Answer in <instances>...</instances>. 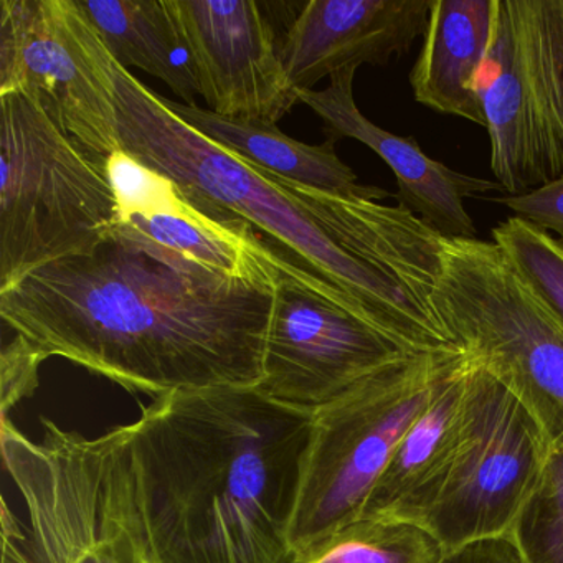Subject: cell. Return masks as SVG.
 <instances>
[{"label": "cell", "mask_w": 563, "mask_h": 563, "mask_svg": "<svg viewBox=\"0 0 563 563\" xmlns=\"http://www.w3.org/2000/svg\"><path fill=\"white\" fill-rule=\"evenodd\" d=\"M278 275H229L117 225L0 289V318L48 358L154 400L256 387Z\"/></svg>", "instance_id": "1"}, {"label": "cell", "mask_w": 563, "mask_h": 563, "mask_svg": "<svg viewBox=\"0 0 563 563\" xmlns=\"http://www.w3.org/2000/svg\"><path fill=\"white\" fill-rule=\"evenodd\" d=\"M312 411L256 387L176 391L128 424L134 496L159 563H295Z\"/></svg>", "instance_id": "2"}, {"label": "cell", "mask_w": 563, "mask_h": 563, "mask_svg": "<svg viewBox=\"0 0 563 563\" xmlns=\"http://www.w3.org/2000/svg\"><path fill=\"white\" fill-rule=\"evenodd\" d=\"M121 151L173 179L187 196L239 217L266 243L311 269L371 322L415 354L461 352L431 302L342 245L272 174L187 126L161 95L117 64Z\"/></svg>", "instance_id": "3"}, {"label": "cell", "mask_w": 563, "mask_h": 563, "mask_svg": "<svg viewBox=\"0 0 563 563\" xmlns=\"http://www.w3.org/2000/svg\"><path fill=\"white\" fill-rule=\"evenodd\" d=\"M31 440L2 420L0 448L27 520L2 499L0 563H159L134 496L128 424L98 438L44 418Z\"/></svg>", "instance_id": "4"}, {"label": "cell", "mask_w": 563, "mask_h": 563, "mask_svg": "<svg viewBox=\"0 0 563 563\" xmlns=\"http://www.w3.org/2000/svg\"><path fill=\"white\" fill-rule=\"evenodd\" d=\"M117 225L108 161L65 133L35 98L0 95V289L90 252Z\"/></svg>", "instance_id": "5"}, {"label": "cell", "mask_w": 563, "mask_h": 563, "mask_svg": "<svg viewBox=\"0 0 563 563\" xmlns=\"http://www.w3.org/2000/svg\"><path fill=\"white\" fill-rule=\"evenodd\" d=\"M431 308L450 341L563 448V321L494 242L444 239Z\"/></svg>", "instance_id": "6"}, {"label": "cell", "mask_w": 563, "mask_h": 563, "mask_svg": "<svg viewBox=\"0 0 563 563\" xmlns=\"http://www.w3.org/2000/svg\"><path fill=\"white\" fill-rule=\"evenodd\" d=\"M415 354L312 411V431L291 526L295 563L316 543L361 519L405 433L430 401L454 355Z\"/></svg>", "instance_id": "7"}, {"label": "cell", "mask_w": 563, "mask_h": 563, "mask_svg": "<svg viewBox=\"0 0 563 563\" xmlns=\"http://www.w3.org/2000/svg\"><path fill=\"white\" fill-rule=\"evenodd\" d=\"M479 95L509 196L563 176V0H496Z\"/></svg>", "instance_id": "8"}, {"label": "cell", "mask_w": 563, "mask_h": 563, "mask_svg": "<svg viewBox=\"0 0 563 563\" xmlns=\"http://www.w3.org/2000/svg\"><path fill=\"white\" fill-rule=\"evenodd\" d=\"M550 453L545 433L522 401L471 361L460 446L413 523L427 529L444 552L510 537Z\"/></svg>", "instance_id": "9"}, {"label": "cell", "mask_w": 563, "mask_h": 563, "mask_svg": "<svg viewBox=\"0 0 563 563\" xmlns=\"http://www.w3.org/2000/svg\"><path fill=\"white\" fill-rule=\"evenodd\" d=\"M114 68L77 0H0V95L35 98L107 161L121 151Z\"/></svg>", "instance_id": "10"}, {"label": "cell", "mask_w": 563, "mask_h": 563, "mask_svg": "<svg viewBox=\"0 0 563 563\" xmlns=\"http://www.w3.org/2000/svg\"><path fill=\"white\" fill-rule=\"evenodd\" d=\"M415 355L364 321L306 266H283L256 385L272 400L314 411L375 372Z\"/></svg>", "instance_id": "11"}, {"label": "cell", "mask_w": 563, "mask_h": 563, "mask_svg": "<svg viewBox=\"0 0 563 563\" xmlns=\"http://www.w3.org/2000/svg\"><path fill=\"white\" fill-rule=\"evenodd\" d=\"M213 113L278 124L298 103L275 29L256 0H173Z\"/></svg>", "instance_id": "12"}, {"label": "cell", "mask_w": 563, "mask_h": 563, "mask_svg": "<svg viewBox=\"0 0 563 563\" xmlns=\"http://www.w3.org/2000/svg\"><path fill=\"white\" fill-rule=\"evenodd\" d=\"M118 202V225L140 233L229 275L276 276L298 262L276 252L239 217L227 216L187 196L173 179L144 166L124 151L108 159Z\"/></svg>", "instance_id": "13"}, {"label": "cell", "mask_w": 563, "mask_h": 563, "mask_svg": "<svg viewBox=\"0 0 563 563\" xmlns=\"http://www.w3.org/2000/svg\"><path fill=\"white\" fill-rule=\"evenodd\" d=\"M357 70L331 77L324 90H299L298 100L311 108L324 124L329 141L355 140L365 144L390 167L397 179V199L444 239H477L466 199H484L506 189L497 180L457 173L421 151L413 136L404 137L382 130L358 110L354 98Z\"/></svg>", "instance_id": "14"}, {"label": "cell", "mask_w": 563, "mask_h": 563, "mask_svg": "<svg viewBox=\"0 0 563 563\" xmlns=\"http://www.w3.org/2000/svg\"><path fill=\"white\" fill-rule=\"evenodd\" d=\"M433 0H309L282 44L296 91L362 65L385 67L427 31Z\"/></svg>", "instance_id": "15"}, {"label": "cell", "mask_w": 563, "mask_h": 563, "mask_svg": "<svg viewBox=\"0 0 563 563\" xmlns=\"http://www.w3.org/2000/svg\"><path fill=\"white\" fill-rule=\"evenodd\" d=\"M470 372L471 361L464 352L448 362L434 382L430 401L375 484L361 519L413 523L433 499L460 446Z\"/></svg>", "instance_id": "16"}, {"label": "cell", "mask_w": 563, "mask_h": 563, "mask_svg": "<svg viewBox=\"0 0 563 563\" xmlns=\"http://www.w3.org/2000/svg\"><path fill=\"white\" fill-rule=\"evenodd\" d=\"M494 14L496 0H433L410 71L417 103L486 128L479 74L493 38Z\"/></svg>", "instance_id": "17"}, {"label": "cell", "mask_w": 563, "mask_h": 563, "mask_svg": "<svg viewBox=\"0 0 563 563\" xmlns=\"http://www.w3.org/2000/svg\"><path fill=\"white\" fill-rule=\"evenodd\" d=\"M163 100L187 126L217 146L288 183L335 196L362 197L378 202L388 197L387 190L361 186L354 170L339 159L332 141L325 140L321 146H309L286 136L278 124L222 117L197 104L177 103L164 97Z\"/></svg>", "instance_id": "18"}, {"label": "cell", "mask_w": 563, "mask_h": 563, "mask_svg": "<svg viewBox=\"0 0 563 563\" xmlns=\"http://www.w3.org/2000/svg\"><path fill=\"white\" fill-rule=\"evenodd\" d=\"M118 65L163 81L184 104L202 97L173 0H77Z\"/></svg>", "instance_id": "19"}, {"label": "cell", "mask_w": 563, "mask_h": 563, "mask_svg": "<svg viewBox=\"0 0 563 563\" xmlns=\"http://www.w3.org/2000/svg\"><path fill=\"white\" fill-rule=\"evenodd\" d=\"M444 550L421 526L357 519L302 553L296 563H440Z\"/></svg>", "instance_id": "20"}, {"label": "cell", "mask_w": 563, "mask_h": 563, "mask_svg": "<svg viewBox=\"0 0 563 563\" xmlns=\"http://www.w3.org/2000/svg\"><path fill=\"white\" fill-rule=\"evenodd\" d=\"M493 242L563 321V246L550 233L519 217L490 230Z\"/></svg>", "instance_id": "21"}, {"label": "cell", "mask_w": 563, "mask_h": 563, "mask_svg": "<svg viewBox=\"0 0 563 563\" xmlns=\"http://www.w3.org/2000/svg\"><path fill=\"white\" fill-rule=\"evenodd\" d=\"M509 539L523 563H563V448L550 453L542 479Z\"/></svg>", "instance_id": "22"}, {"label": "cell", "mask_w": 563, "mask_h": 563, "mask_svg": "<svg viewBox=\"0 0 563 563\" xmlns=\"http://www.w3.org/2000/svg\"><path fill=\"white\" fill-rule=\"evenodd\" d=\"M47 355L24 335L15 334L0 352V408L8 420L22 400L32 397L41 384V365Z\"/></svg>", "instance_id": "23"}, {"label": "cell", "mask_w": 563, "mask_h": 563, "mask_svg": "<svg viewBox=\"0 0 563 563\" xmlns=\"http://www.w3.org/2000/svg\"><path fill=\"white\" fill-rule=\"evenodd\" d=\"M493 202L507 207L514 217L527 220L543 232L556 235L563 246V176L550 180L530 192L519 196H499Z\"/></svg>", "instance_id": "24"}, {"label": "cell", "mask_w": 563, "mask_h": 563, "mask_svg": "<svg viewBox=\"0 0 563 563\" xmlns=\"http://www.w3.org/2000/svg\"><path fill=\"white\" fill-rule=\"evenodd\" d=\"M440 563H523L509 537L477 540L460 549L444 552Z\"/></svg>", "instance_id": "25"}]
</instances>
